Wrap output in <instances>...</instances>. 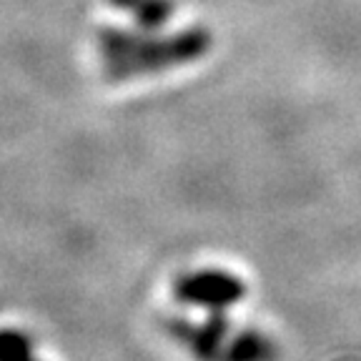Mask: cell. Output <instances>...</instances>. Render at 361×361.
<instances>
[{
	"mask_svg": "<svg viewBox=\"0 0 361 361\" xmlns=\"http://www.w3.org/2000/svg\"><path fill=\"white\" fill-rule=\"evenodd\" d=\"M96 43L103 56V73L108 80L118 83L196 63L211 51L214 35L206 28H188L166 38H156L146 30L133 33L123 28H101Z\"/></svg>",
	"mask_w": 361,
	"mask_h": 361,
	"instance_id": "obj_1",
	"label": "cell"
},
{
	"mask_svg": "<svg viewBox=\"0 0 361 361\" xmlns=\"http://www.w3.org/2000/svg\"><path fill=\"white\" fill-rule=\"evenodd\" d=\"M246 281L224 269H198L180 274L173 281V299L178 304L203 311H226L246 299Z\"/></svg>",
	"mask_w": 361,
	"mask_h": 361,
	"instance_id": "obj_2",
	"label": "cell"
},
{
	"mask_svg": "<svg viewBox=\"0 0 361 361\" xmlns=\"http://www.w3.org/2000/svg\"><path fill=\"white\" fill-rule=\"evenodd\" d=\"M166 331L180 349H186L193 361H228V351L236 336V329L226 311H211L203 322L171 316L166 322Z\"/></svg>",
	"mask_w": 361,
	"mask_h": 361,
	"instance_id": "obj_3",
	"label": "cell"
},
{
	"mask_svg": "<svg viewBox=\"0 0 361 361\" xmlns=\"http://www.w3.org/2000/svg\"><path fill=\"white\" fill-rule=\"evenodd\" d=\"M108 6L123 11L133 18V23L146 33L161 30L173 18V3L171 0H108Z\"/></svg>",
	"mask_w": 361,
	"mask_h": 361,
	"instance_id": "obj_4",
	"label": "cell"
},
{
	"mask_svg": "<svg viewBox=\"0 0 361 361\" xmlns=\"http://www.w3.org/2000/svg\"><path fill=\"white\" fill-rule=\"evenodd\" d=\"M0 361H43L35 356L33 338L20 329H0Z\"/></svg>",
	"mask_w": 361,
	"mask_h": 361,
	"instance_id": "obj_5",
	"label": "cell"
}]
</instances>
